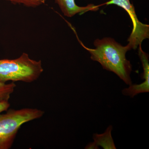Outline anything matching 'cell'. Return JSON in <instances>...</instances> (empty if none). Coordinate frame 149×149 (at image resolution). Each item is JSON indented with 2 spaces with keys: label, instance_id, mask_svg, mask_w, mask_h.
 <instances>
[{
  "label": "cell",
  "instance_id": "cell-1",
  "mask_svg": "<svg viewBox=\"0 0 149 149\" xmlns=\"http://www.w3.org/2000/svg\"><path fill=\"white\" fill-rule=\"evenodd\" d=\"M68 23L81 45L91 54L92 60L100 63L104 69L114 72L125 84L132 85L130 77L132 65L125 56L126 52L130 50L127 45L123 46L113 38L105 37L94 41L95 49L87 47L78 38L74 27Z\"/></svg>",
  "mask_w": 149,
  "mask_h": 149
},
{
  "label": "cell",
  "instance_id": "cell-2",
  "mask_svg": "<svg viewBox=\"0 0 149 149\" xmlns=\"http://www.w3.org/2000/svg\"><path fill=\"white\" fill-rule=\"evenodd\" d=\"M44 71L41 60L32 59L23 53L14 59H0V82L31 83L37 80Z\"/></svg>",
  "mask_w": 149,
  "mask_h": 149
},
{
  "label": "cell",
  "instance_id": "cell-3",
  "mask_svg": "<svg viewBox=\"0 0 149 149\" xmlns=\"http://www.w3.org/2000/svg\"><path fill=\"white\" fill-rule=\"evenodd\" d=\"M6 111L0 113V149L11 148L22 125L41 118L45 114L44 111L31 108Z\"/></svg>",
  "mask_w": 149,
  "mask_h": 149
},
{
  "label": "cell",
  "instance_id": "cell-4",
  "mask_svg": "<svg viewBox=\"0 0 149 149\" xmlns=\"http://www.w3.org/2000/svg\"><path fill=\"white\" fill-rule=\"evenodd\" d=\"M115 5L124 9L129 15L133 24V28L128 38L127 45L130 49H136L141 45L143 40L149 38V25L139 21L137 17L135 7L130 0H110L101 6Z\"/></svg>",
  "mask_w": 149,
  "mask_h": 149
},
{
  "label": "cell",
  "instance_id": "cell-5",
  "mask_svg": "<svg viewBox=\"0 0 149 149\" xmlns=\"http://www.w3.org/2000/svg\"><path fill=\"white\" fill-rule=\"evenodd\" d=\"M139 55L142 63L143 69V73L141 78L145 80L143 83L139 85H131L129 88H125L122 91L124 95L129 96L131 98L140 93H149V56L144 52L141 47V45L139 46Z\"/></svg>",
  "mask_w": 149,
  "mask_h": 149
},
{
  "label": "cell",
  "instance_id": "cell-6",
  "mask_svg": "<svg viewBox=\"0 0 149 149\" xmlns=\"http://www.w3.org/2000/svg\"><path fill=\"white\" fill-rule=\"evenodd\" d=\"M56 3L61 10L65 16L71 17L77 14H83L90 11H96L98 10L100 5L96 6L90 4L86 6L81 7L77 6L75 0H55Z\"/></svg>",
  "mask_w": 149,
  "mask_h": 149
},
{
  "label": "cell",
  "instance_id": "cell-7",
  "mask_svg": "<svg viewBox=\"0 0 149 149\" xmlns=\"http://www.w3.org/2000/svg\"><path fill=\"white\" fill-rule=\"evenodd\" d=\"M112 129V127L110 125L103 134H94V142L88 144L85 149H97L99 146H101L104 149H116L111 137Z\"/></svg>",
  "mask_w": 149,
  "mask_h": 149
},
{
  "label": "cell",
  "instance_id": "cell-8",
  "mask_svg": "<svg viewBox=\"0 0 149 149\" xmlns=\"http://www.w3.org/2000/svg\"><path fill=\"white\" fill-rule=\"evenodd\" d=\"M16 87L14 82L7 84L0 82V102L8 101Z\"/></svg>",
  "mask_w": 149,
  "mask_h": 149
},
{
  "label": "cell",
  "instance_id": "cell-9",
  "mask_svg": "<svg viewBox=\"0 0 149 149\" xmlns=\"http://www.w3.org/2000/svg\"><path fill=\"white\" fill-rule=\"evenodd\" d=\"M13 4H20L28 7L35 8L45 3L47 0H6Z\"/></svg>",
  "mask_w": 149,
  "mask_h": 149
},
{
  "label": "cell",
  "instance_id": "cell-10",
  "mask_svg": "<svg viewBox=\"0 0 149 149\" xmlns=\"http://www.w3.org/2000/svg\"><path fill=\"white\" fill-rule=\"evenodd\" d=\"M10 107V104L8 101L0 102V113L6 111Z\"/></svg>",
  "mask_w": 149,
  "mask_h": 149
}]
</instances>
